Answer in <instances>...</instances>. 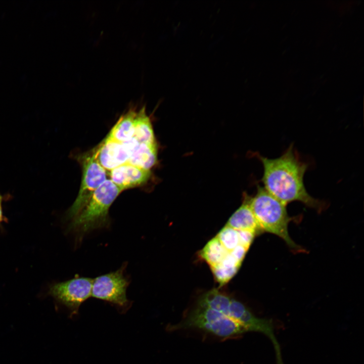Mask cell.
<instances>
[{
	"label": "cell",
	"instance_id": "1",
	"mask_svg": "<svg viewBox=\"0 0 364 364\" xmlns=\"http://www.w3.org/2000/svg\"><path fill=\"white\" fill-rule=\"evenodd\" d=\"M262 164L263 188L286 205L294 201L320 212L324 203L312 197L307 191L304 176L308 165L302 161L292 145L280 157L269 159L258 156Z\"/></svg>",
	"mask_w": 364,
	"mask_h": 364
},
{
	"label": "cell",
	"instance_id": "15",
	"mask_svg": "<svg viewBox=\"0 0 364 364\" xmlns=\"http://www.w3.org/2000/svg\"><path fill=\"white\" fill-rule=\"evenodd\" d=\"M231 300L229 296L214 289L204 294L198 304L223 312L228 307Z\"/></svg>",
	"mask_w": 364,
	"mask_h": 364
},
{
	"label": "cell",
	"instance_id": "14",
	"mask_svg": "<svg viewBox=\"0 0 364 364\" xmlns=\"http://www.w3.org/2000/svg\"><path fill=\"white\" fill-rule=\"evenodd\" d=\"M229 252L216 237L210 240L200 252V256L212 267L221 263Z\"/></svg>",
	"mask_w": 364,
	"mask_h": 364
},
{
	"label": "cell",
	"instance_id": "11",
	"mask_svg": "<svg viewBox=\"0 0 364 364\" xmlns=\"http://www.w3.org/2000/svg\"><path fill=\"white\" fill-rule=\"evenodd\" d=\"M157 144L140 143L129 157L128 163L140 168L150 170L157 163Z\"/></svg>",
	"mask_w": 364,
	"mask_h": 364
},
{
	"label": "cell",
	"instance_id": "21",
	"mask_svg": "<svg viewBox=\"0 0 364 364\" xmlns=\"http://www.w3.org/2000/svg\"><path fill=\"white\" fill-rule=\"evenodd\" d=\"M8 219L4 214L2 203H0V225L4 222H7Z\"/></svg>",
	"mask_w": 364,
	"mask_h": 364
},
{
	"label": "cell",
	"instance_id": "6",
	"mask_svg": "<svg viewBox=\"0 0 364 364\" xmlns=\"http://www.w3.org/2000/svg\"><path fill=\"white\" fill-rule=\"evenodd\" d=\"M126 264L124 263L118 270L93 279L91 296L121 308L129 305L126 289L129 282L124 275Z\"/></svg>",
	"mask_w": 364,
	"mask_h": 364
},
{
	"label": "cell",
	"instance_id": "13",
	"mask_svg": "<svg viewBox=\"0 0 364 364\" xmlns=\"http://www.w3.org/2000/svg\"><path fill=\"white\" fill-rule=\"evenodd\" d=\"M134 136L140 143L157 144L152 124L146 113L145 106L136 112Z\"/></svg>",
	"mask_w": 364,
	"mask_h": 364
},
{
	"label": "cell",
	"instance_id": "12",
	"mask_svg": "<svg viewBox=\"0 0 364 364\" xmlns=\"http://www.w3.org/2000/svg\"><path fill=\"white\" fill-rule=\"evenodd\" d=\"M136 112L135 109L132 108L121 115L107 136L120 143L134 136Z\"/></svg>",
	"mask_w": 364,
	"mask_h": 364
},
{
	"label": "cell",
	"instance_id": "7",
	"mask_svg": "<svg viewBox=\"0 0 364 364\" xmlns=\"http://www.w3.org/2000/svg\"><path fill=\"white\" fill-rule=\"evenodd\" d=\"M93 279L76 276L70 280L52 285L49 293L67 307L71 315L77 313L80 305L92 295Z\"/></svg>",
	"mask_w": 364,
	"mask_h": 364
},
{
	"label": "cell",
	"instance_id": "9",
	"mask_svg": "<svg viewBox=\"0 0 364 364\" xmlns=\"http://www.w3.org/2000/svg\"><path fill=\"white\" fill-rule=\"evenodd\" d=\"M110 179L121 191L145 185L151 176L147 170L125 163L109 171Z\"/></svg>",
	"mask_w": 364,
	"mask_h": 364
},
{
	"label": "cell",
	"instance_id": "17",
	"mask_svg": "<svg viewBox=\"0 0 364 364\" xmlns=\"http://www.w3.org/2000/svg\"><path fill=\"white\" fill-rule=\"evenodd\" d=\"M215 279L220 286L228 282L237 273L239 267L226 268L220 264L210 267Z\"/></svg>",
	"mask_w": 364,
	"mask_h": 364
},
{
	"label": "cell",
	"instance_id": "2",
	"mask_svg": "<svg viewBox=\"0 0 364 364\" xmlns=\"http://www.w3.org/2000/svg\"><path fill=\"white\" fill-rule=\"evenodd\" d=\"M122 191L110 179L104 181L93 193L79 213L68 225L76 243L92 231L110 226L109 208Z\"/></svg>",
	"mask_w": 364,
	"mask_h": 364
},
{
	"label": "cell",
	"instance_id": "18",
	"mask_svg": "<svg viewBox=\"0 0 364 364\" xmlns=\"http://www.w3.org/2000/svg\"><path fill=\"white\" fill-rule=\"evenodd\" d=\"M237 232L239 244L249 249L256 234L248 230H239Z\"/></svg>",
	"mask_w": 364,
	"mask_h": 364
},
{
	"label": "cell",
	"instance_id": "10",
	"mask_svg": "<svg viewBox=\"0 0 364 364\" xmlns=\"http://www.w3.org/2000/svg\"><path fill=\"white\" fill-rule=\"evenodd\" d=\"M245 198L243 203L231 216L226 225L237 231L248 230L260 234L263 232L249 206L247 195Z\"/></svg>",
	"mask_w": 364,
	"mask_h": 364
},
{
	"label": "cell",
	"instance_id": "8",
	"mask_svg": "<svg viewBox=\"0 0 364 364\" xmlns=\"http://www.w3.org/2000/svg\"><path fill=\"white\" fill-rule=\"evenodd\" d=\"M94 149L98 162L107 171L128 162L129 156L122 143L108 136Z\"/></svg>",
	"mask_w": 364,
	"mask_h": 364
},
{
	"label": "cell",
	"instance_id": "3",
	"mask_svg": "<svg viewBox=\"0 0 364 364\" xmlns=\"http://www.w3.org/2000/svg\"><path fill=\"white\" fill-rule=\"evenodd\" d=\"M248 200L263 232L276 235L291 249L300 250L301 248L292 240L288 232V224L293 218L288 214L287 205L260 186H257L255 195L253 197H248Z\"/></svg>",
	"mask_w": 364,
	"mask_h": 364
},
{
	"label": "cell",
	"instance_id": "19",
	"mask_svg": "<svg viewBox=\"0 0 364 364\" xmlns=\"http://www.w3.org/2000/svg\"><path fill=\"white\" fill-rule=\"evenodd\" d=\"M248 249L239 244L233 250L229 252L238 262H242L248 251Z\"/></svg>",
	"mask_w": 364,
	"mask_h": 364
},
{
	"label": "cell",
	"instance_id": "20",
	"mask_svg": "<svg viewBox=\"0 0 364 364\" xmlns=\"http://www.w3.org/2000/svg\"><path fill=\"white\" fill-rule=\"evenodd\" d=\"M122 143L127 152L129 157L136 150L140 144V143L134 136L132 137Z\"/></svg>",
	"mask_w": 364,
	"mask_h": 364
},
{
	"label": "cell",
	"instance_id": "22",
	"mask_svg": "<svg viewBox=\"0 0 364 364\" xmlns=\"http://www.w3.org/2000/svg\"><path fill=\"white\" fill-rule=\"evenodd\" d=\"M11 198V196L10 194L2 195L0 193V203H2L3 201L7 200Z\"/></svg>",
	"mask_w": 364,
	"mask_h": 364
},
{
	"label": "cell",
	"instance_id": "16",
	"mask_svg": "<svg viewBox=\"0 0 364 364\" xmlns=\"http://www.w3.org/2000/svg\"><path fill=\"white\" fill-rule=\"evenodd\" d=\"M216 237L228 252L239 244L237 231L227 225L218 233Z\"/></svg>",
	"mask_w": 364,
	"mask_h": 364
},
{
	"label": "cell",
	"instance_id": "4",
	"mask_svg": "<svg viewBox=\"0 0 364 364\" xmlns=\"http://www.w3.org/2000/svg\"><path fill=\"white\" fill-rule=\"evenodd\" d=\"M173 330L198 329L222 338H230L246 333L245 329L229 316L210 308L197 304Z\"/></svg>",
	"mask_w": 364,
	"mask_h": 364
},
{
	"label": "cell",
	"instance_id": "5",
	"mask_svg": "<svg viewBox=\"0 0 364 364\" xmlns=\"http://www.w3.org/2000/svg\"><path fill=\"white\" fill-rule=\"evenodd\" d=\"M82 168L80 187L73 204L66 212V218L71 220L86 204L94 192L107 179V171L98 162L95 149L78 157Z\"/></svg>",
	"mask_w": 364,
	"mask_h": 364
}]
</instances>
